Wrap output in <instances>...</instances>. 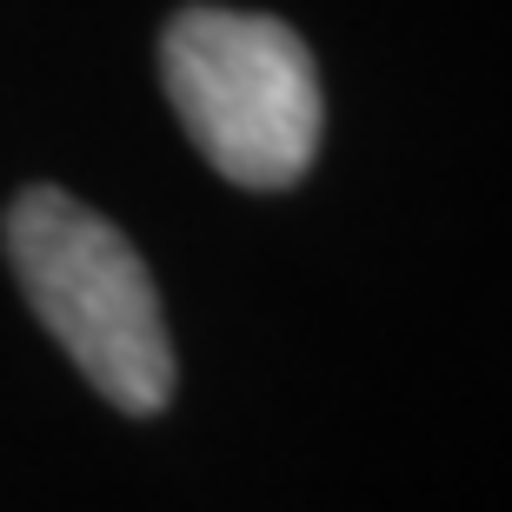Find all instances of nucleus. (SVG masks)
<instances>
[{"instance_id":"obj_1","label":"nucleus","mask_w":512,"mask_h":512,"mask_svg":"<svg viewBox=\"0 0 512 512\" xmlns=\"http://www.w3.org/2000/svg\"><path fill=\"white\" fill-rule=\"evenodd\" d=\"M0 233L27 306L94 393L120 413H160L173 399V340L127 233L60 187H27Z\"/></svg>"},{"instance_id":"obj_2","label":"nucleus","mask_w":512,"mask_h":512,"mask_svg":"<svg viewBox=\"0 0 512 512\" xmlns=\"http://www.w3.org/2000/svg\"><path fill=\"white\" fill-rule=\"evenodd\" d=\"M160 80L187 140L233 187H293L320 147V74L273 14L187 7L160 34Z\"/></svg>"}]
</instances>
